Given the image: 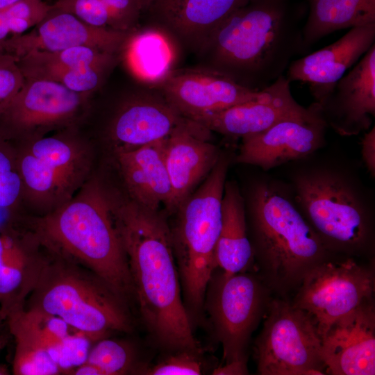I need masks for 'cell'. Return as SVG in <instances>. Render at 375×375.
Here are the masks:
<instances>
[{
  "label": "cell",
  "mask_w": 375,
  "mask_h": 375,
  "mask_svg": "<svg viewBox=\"0 0 375 375\" xmlns=\"http://www.w3.org/2000/svg\"><path fill=\"white\" fill-rule=\"evenodd\" d=\"M13 144L23 183V204L41 215L69 201L90 178L92 148L76 126Z\"/></svg>",
  "instance_id": "obj_8"
},
{
  "label": "cell",
  "mask_w": 375,
  "mask_h": 375,
  "mask_svg": "<svg viewBox=\"0 0 375 375\" xmlns=\"http://www.w3.org/2000/svg\"><path fill=\"white\" fill-rule=\"evenodd\" d=\"M176 46L160 28L140 26L129 35L120 57L136 81L154 86L176 68Z\"/></svg>",
  "instance_id": "obj_25"
},
{
  "label": "cell",
  "mask_w": 375,
  "mask_h": 375,
  "mask_svg": "<svg viewBox=\"0 0 375 375\" xmlns=\"http://www.w3.org/2000/svg\"><path fill=\"white\" fill-rule=\"evenodd\" d=\"M262 329L254 343L260 375L326 374L321 338L312 318L289 299L270 301Z\"/></svg>",
  "instance_id": "obj_10"
},
{
  "label": "cell",
  "mask_w": 375,
  "mask_h": 375,
  "mask_svg": "<svg viewBox=\"0 0 375 375\" xmlns=\"http://www.w3.org/2000/svg\"><path fill=\"white\" fill-rule=\"evenodd\" d=\"M328 127L319 104L314 102L306 115L283 119L242 138L235 160L267 171L302 159L324 147Z\"/></svg>",
  "instance_id": "obj_14"
},
{
  "label": "cell",
  "mask_w": 375,
  "mask_h": 375,
  "mask_svg": "<svg viewBox=\"0 0 375 375\" xmlns=\"http://www.w3.org/2000/svg\"><path fill=\"white\" fill-rule=\"evenodd\" d=\"M320 338L326 374H375L374 300L335 320Z\"/></svg>",
  "instance_id": "obj_17"
},
{
  "label": "cell",
  "mask_w": 375,
  "mask_h": 375,
  "mask_svg": "<svg viewBox=\"0 0 375 375\" xmlns=\"http://www.w3.org/2000/svg\"><path fill=\"white\" fill-rule=\"evenodd\" d=\"M374 264L333 255L305 276L290 301L312 318L321 336L335 320L374 300Z\"/></svg>",
  "instance_id": "obj_11"
},
{
  "label": "cell",
  "mask_w": 375,
  "mask_h": 375,
  "mask_svg": "<svg viewBox=\"0 0 375 375\" xmlns=\"http://www.w3.org/2000/svg\"><path fill=\"white\" fill-rule=\"evenodd\" d=\"M52 7L70 13L90 26L110 28V16L101 0H55Z\"/></svg>",
  "instance_id": "obj_35"
},
{
  "label": "cell",
  "mask_w": 375,
  "mask_h": 375,
  "mask_svg": "<svg viewBox=\"0 0 375 375\" xmlns=\"http://www.w3.org/2000/svg\"><path fill=\"white\" fill-rule=\"evenodd\" d=\"M319 104L328 127L342 136L368 131L375 116V44Z\"/></svg>",
  "instance_id": "obj_20"
},
{
  "label": "cell",
  "mask_w": 375,
  "mask_h": 375,
  "mask_svg": "<svg viewBox=\"0 0 375 375\" xmlns=\"http://www.w3.org/2000/svg\"><path fill=\"white\" fill-rule=\"evenodd\" d=\"M4 52L5 51H4V47H3V42L0 43V53H4Z\"/></svg>",
  "instance_id": "obj_43"
},
{
  "label": "cell",
  "mask_w": 375,
  "mask_h": 375,
  "mask_svg": "<svg viewBox=\"0 0 375 375\" xmlns=\"http://www.w3.org/2000/svg\"><path fill=\"white\" fill-rule=\"evenodd\" d=\"M375 41V24L350 28L331 44L293 60L286 70L291 81L307 83L316 103L331 92L344 73L356 63Z\"/></svg>",
  "instance_id": "obj_21"
},
{
  "label": "cell",
  "mask_w": 375,
  "mask_h": 375,
  "mask_svg": "<svg viewBox=\"0 0 375 375\" xmlns=\"http://www.w3.org/2000/svg\"><path fill=\"white\" fill-rule=\"evenodd\" d=\"M133 294L150 338L167 352L201 353L183 304L168 221L158 210L111 192Z\"/></svg>",
  "instance_id": "obj_1"
},
{
  "label": "cell",
  "mask_w": 375,
  "mask_h": 375,
  "mask_svg": "<svg viewBox=\"0 0 375 375\" xmlns=\"http://www.w3.org/2000/svg\"><path fill=\"white\" fill-rule=\"evenodd\" d=\"M166 139L113 154L128 197L153 210L163 205L169 212L173 194L165 161Z\"/></svg>",
  "instance_id": "obj_23"
},
{
  "label": "cell",
  "mask_w": 375,
  "mask_h": 375,
  "mask_svg": "<svg viewBox=\"0 0 375 375\" xmlns=\"http://www.w3.org/2000/svg\"><path fill=\"white\" fill-rule=\"evenodd\" d=\"M12 373L15 375L66 374L48 351L19 341H15Z\"/></svg>",
  "instance_id": "obj_33"
},
{
  "label": "cell",
  "mask_w": 375,
  "mask_h": 375,
  "mask_svg": "<svg viewBox=\"0 0 375 375\" xmlns=\"http://www.w3.org/2000/svg\"><path fill=\"white\" fill-rule=\"evenodd\" d=\"M101 1L110 16V28L121 32H132L140 26L145 0Z\"/></svg>",
  "instance_id": "obj_36"
},
{
  "label": "cell",
  "mask_w": 375,
  "mask_h": 375,
  "mask_svg": "<svg viewBox=\"0 0 375 375\" xmlns=\"http://www.w3.org/2000/svg\"><path fill=\"white\" fill-rule=\"evenodd\" d=\"M290 81L283 74L259 92L256 98L193 119L210 131L231 138L260 133L288 118L310 110L293 97Z\"/></svg>",
  "instance_id": "obj_19"
},
{
  "label": "cell",
  "mask_w": 375,
  "mask_h": 375,
  "mask_svg": "<svg viewBox=\"0 0 375 375\" xmlns=\"http://www.w3.org/2000/svg\"><path fill=\"white\" fill-rule=\"evenodd\" d=\"M272 292L251 270L231 274L217 267L208 282L203 310L223 350L222 364L247 361L253 332L265 316Z\"/></svg>",
  "instance_id": "obj_9"
},
{
  "label": "cell",
  "mask_w": 375,
  "mask_h": 375,
  "mask_svg": "<svg viewBox=\"0 0 375 375\" xmlns=\"http://www.w3.org/2000/svg\"><path fill=\"white\" fill-rule=\"evenodd\" d=\"M230 158L221 155L205 180L172 213L169 223L184 306L194 328L204 321L206 288L217 267L222 201Z\"/></svg>",
  "instance_id": "obj_7"
},
{
  "label": "cell",
  "mask_w": 375,
  "mask_h": 375,
  "mask_svg": "<svg viewBox=\"0 0 375 375\" xmlns=\"http://www.w3.org/2000/svg\"><path fill=\"white\" fill-rule=\"evenodd\" d=\"M26 231L17 228L16 224L0 226V269L16 254L22 247Z\"/></svg>",
  "instance_id": "obj_38"
},
{
  "label": "cell",
  "mask_w": 375,
  "mask_h": 375,
  "mask_svg": "<svg viewBox=\"0 0 375 375\" xmlns=\"http://www.w3.org/2000/svg\"><path fill=\"white\" fill-rule=\"evenodd\" d=\"M4 322H6V319H4L3 316L1 314V312L0 310V336L1 335V331L3 328V326L4 324Z\"/></svg>",
  "instance_id": "obj_42"
},
{
  "label": "cell",
  "mask_w": 375,
  "mask_h": 375,
  "mask_svg": "<svg viewBox=\"0 0 375 375\" xmlns=\"http://www.w3.org/2000/svg\"><path fill=\"white\" fill-rule=\"evenodd\" d=\"M303 27L289 0H248L233 12L197 53L200 66L260 90L306 53Z\"/></svg>",
  "instance_id": "obj_2"
},
{
  "label": "cell",
  "mask_w": 375,
  "mask_h": 375,
  "mask_svg": "<svg viewBox=\"0 0 375 375\" xmlns=\"http://www.w3.org/2000/svg\"><path fill=\"white\" fill-rule=\"evenodd\" d=\"M222 215L215 253L217 267L231 274L251 270L254 260L247 231L244 197L233 181H226Z\"/></svg>",
  "instance_id": "obj_24"
},
{
  "label": "cell",
  "mask_w": 375,
  "mask_h": 375,
  "mask_svg": "<svg viewBox=\"0 0 375 375\" xmlns=\"http://www.w3.org/2000/svg\"><path fill=\"white\" fill-rule=\"evenodd\" d=\"M303 27L306 53L319 40L337 31L375 24V0H308Z\"/></svg>",
  "instance_id": "obj_27"
},
{
  "label": "cell",
  "mask_w": 375,
  "mask_h": 375,
  "mask_svg": "<svg viewBox=\"0 0 375 375\" xmlns=\"http://www.w3.org/2000/svg\"><path fill=\"white\" fill-rule=\"evenodd\" d=\"M52 8L47 0H21L0 10V43L42 22Z\"/></svg>",
  "instance_id": "obj_32"
},
{
  "label": "cell",
  "mask_w": 375,
  "mask_h": 375,
  "mask_svg": "<svg viewBox=\"0 0 375 375\" xmlns=\"http://www.w3.org/2000/svg\"><path fill=\"white\" fill-rule=\"evenodd\" d=\"M90 96L56 82L25 78L0 112V135L18 143L74 127L85 115Z\"/></svg>",
  "instance_id": "obj_12"
},
{
  "label": "cell",
  "mask_w": 375,
  "mask_h": 375,
  "mask_svg": "<svg viewBox=\"0 0 375 375\" xmlns=\"http://www.w3.org/2000/svg\"><path fill=\"white\" fill-rule=\"evenodd\" d=\"M211 131L198 123L166 139L165 161L172 188L169 214L205 180L216 165L221 150L209 142Z\"/></svg>",
  "instance_id": "obj_22"
},
{
  "label": "cell",
  "mask_w": 375,
  "mask_h": 375,
  "mask_svg": "<svg viewBox=\"0 0 375 375\" xmlns=\"http://www.w3.org/2000/svg\"><path fill=\"white\" fill-rule=\"evenodd\" d=\"M46 249L31 231L16 254L0 269V310L6 318L25 306L46 258Z\"/></svg>",
  "instance_id": "obj_26"
},
{
  "label": "cell",
  "mask_w": 375,
  "mask_h": 375,
  "mask_svg": "<svg viewBox=\"0 0 375 375\" xmlns=\"http://www.w3.org/2000/svg\"><path fill=\"white\" fill-rule=\"evenodd\" d=\"M248 0H151L146 25L160 28L178 46L197 53L222 23Z\"/></svg>",
  "instance_id": "obj_16"
},
{
  "label": "cell",
  "mask_w": 375,
  "mask_h": 375,
  "mask_svg": "<svg viewBox=\"0 0 375 375\" xmlns=\"http://www.w3.org/2000/svg\"><path fill=\"white\" fill-rule=\"evenodd\" d=\"M45 249V260L26 308L61 319L92 342L112 332L133 331L126 299L88 268Z\"/></svg>",
  "instance_id": "obj_6"
},
{
  "label": "cell",
  "mask_w": 375,
  "mask_h": 375,
  "mask_svg": "<svg viewBox=\"0 0 375 375\" xmlns=\"http://www.w3.org/2000/svg\"><path fill=\"white\" fill-rule=\"evenodd\" d=\"M290 174L299 210L331 253L374 260V208L361 180L332 160H312Z\"/></svg>",
  "instance_id": "obj_4"
},
{
  "label": "cell",
  "mask_w": 375,
  "mask_h": 375,
  "mask_svg": "<svg viewBox=\"0 0 375 375\" xmlns=\"http://www.w3.org/2000/svg\"><path fill=\"white\" fill-rule=\"evenodd\" d=\"M247 361L234 360L221 364L215 367L212 374L215 375H244L248 374Z\"/></svg>",
  "instance_id": "obj_40"
},
{
  "label": "cell",
  "mask_w": 375,
  "mask_h": 375,
  "mask_svg": "<svg viewBox=\"0 0 375 375\" xmlns=\"http://www.w3.org/2000/svg\"><path fill=\"white\" fill-rule=\"evenodd\" d=\"M199 353L178 350L168 352L167 356L151 367L144 369L142 374L148 375H199L202 372V365L199 358Z\"/></svg>",
  "instance_id": "obj_34"
},
{
  "label": "cell",
  "mask_w": 375,
  "mask_h": 375,
  "mask_svg": "<svg viewBox=\"0 0 375 375\" xmlns=\"http://www.w3.org/2000/svg\"><path fill=\"white\" fill-rule=\"evenodd\" d=\"M17 59L25 78L56 83L67 69L116 67L121 61L119 54L88 46L74 47L53 52L33 51Z\"/></svg>",
  "instance_id": "obj_28"
},
{
  "label": "cell",
  "mask_w": 375,
  "mask_h": 375,
  "mask_svg": "<svg viewBox=\"0 0 375 375\" xmlns=\"http://www.w3.org/2000/svg\"><path fill=\"white\" fill-rule=\"evenodd\" d=\"M154 86L181 115L191 120L254 99L260 92L200 65L175 68Z\"/></svg>",
  "instance_id": "obj_15"
},
{
  "label": "cell",
  "mask_w": 375,
  "mask_h": 375,
  "mask_svg": "<svg viewBox=\"0 0 375 375\" xmlns=\"http://www.w3.org/2000/svg\"><path fill=\"white\" fill-rule=\"evenodd\" d=\"M19 1L21 0H0V10L9 7Z\"/></svg>",
  "instance_id": "obj_41"
},
{
  "label": "cell",
  "mask_w": 375,
  "mask_h": 375,
  "mask_svg": "<svg viewBox=\"0 0 375 375\" xmlns=\"http://www.w3.org/2000/svg\"><path fill=\"white\" fill-rule=\"evenodd\" d=\"M23 183L14 144L0 135V210L16 222L23 204Z\"/></svg>",
  "instance_id": "obj_31"
},
{
  "label": "cell",
  "mask_w": 375,
  "mask_h": 375,
  "mask_svg": "<svg viewBox=\"0 0 375 375\" xmlns=\"http://www.w3.org/2000/svg\"><path fill=\"white\" fill-rule=\"evenodd\" d=\"M6 322L15 341L46 350L59 365L75 336L63 320L37 309H19L6 318Z\"/></svg>",
  "instance_id": "obj_29"
},
{
  "label": "cell",
  "mask_w": 375,
  "mask_h": 375,
  "mask_svg": "<svg viewBox=\"0 0 375 375\" xmlns=\"http://www.w3.org/2000/svg\"><path fill=\"white\" fill-rule=\"evenodd\" d=\"M244 203L256 272L276 297L289 299L313 268L335 254L326 249L281 182L256 180Z\"/></svg>",
  "instance_id": "obj_3"
},
{
  "label": "cell",
  "mask_w": 375,
  "mask_h": 375,
  "mask_svg": "<svg viewBox=\"0 0 375 375\" xmlns=\"http://www.w3.org/2000/svg\"><path fill=\"white\" fill-rule=\"evenodd\" d=\"M361 156L367 172L375 176V127L364 134L361 140Z\"/></svg>",
  "instance_id": "obj_39"
},
{
  "label": "cell",
  "mask_w": 375,
  "mask_h": 375,
  "mask_svg": "<svg viewBox=\"0 0 375 375\" xmlns=\"http://www.w3.org/2000/svg\"><path fill=\"white\" fill-rule=\"evenodd\" d=\"M137 83L108 125V138L113 153L166 139L197 124L181 115L155 86Z\"/></svg>",
  "instance_id": "obj_13"
},
{
  "label": "cell",
  "mask_w": 375,
  "mask_h": 375,
  "mask_svg": "<svg viewBox=\"0 0 375 375\" xmlns=\"http://www.w3.org/2000/svg\"><path fill=\"white\" fill-rule=\"evenodd\" d=\"M3 344H4V342H3V340L1 338V335L0 336V351L2 348Z\"/></svg>",
  "instance_id": "obj_44"
},
{
  "label": "cell",
  "mask_w": 375,
  "mask_h": 375,
  "mask_svg": "<svg viewBox=\"0 0 375 375\" xmlns=\"http://www.w3.org/2000/svg\"><path fill=\"white\" fill-rule=\"evenodd\" d=\"M24 81L16 57L6 52L0 53V112L20 90Z\"/></svg>",
  "instance_id": "obj_37"
},
{
  "label": "cell",
  "mask_w": 375,
  "mask_h": 375,
  "mask_svg": "<svg viewBox=\"0 0 375 375\" xmlns=\"http://www.w3.org/2000/svg\"><path fill=\"white\" fill-rule=\"evenodd\" d=\"M151 0H145V4H144V8L145 6L148 4V3Z\"/></svg>",
  "instance_id": "obj_45"
},
{
  "label": "cell",
  "mask_w": 375,
  "mask_h": 375,
  "mask_svg": "<svg viewBox=\"0 0 375 375\" xmlns=\"http://www.w3.org/2000/svg\"><path fill=\"white\" fill-rule=\"evenodd\" d=\"M131 33L92 26L52 7L46 17L31 31L3 41V47L16 58L33 51L53 52L78 46L120 55Z\"/></svg>",
  "instance_id": "obj_18"
},
{
  "label": "cell",
  "mask_w": 375,
  "mask_h": 375,
  "mask_svg": "<svg viewBox=\"0 0 375 375\" xmlns=\"http://www.w3.org/2000/svg\"><path fill=\"white\" fill-rule=\"evenodd\" d=\"M28 223L45 248L88 268L124 299L133 294L111 193L97 178H89L69 201Z\"/></svg>",
  "instance_id": "obj_5"
},
{
  "label": "cell",
  "mask_w": 375,
  "mask_h": 375,
  "mask_svg": "<svg viewBox=\"0 0 375 375\" xmlns=\"http://www.w3.org/2000/svg\"><path fill=\"white\" fill-rule=\"evenodd\" d=\"M96 342L85 362L99 369L102 375L142 374L146 367L138 361V351L131 343L106 338Z\"/></svg>",
  "instance_id": "obj_30"
}]
</instances>
